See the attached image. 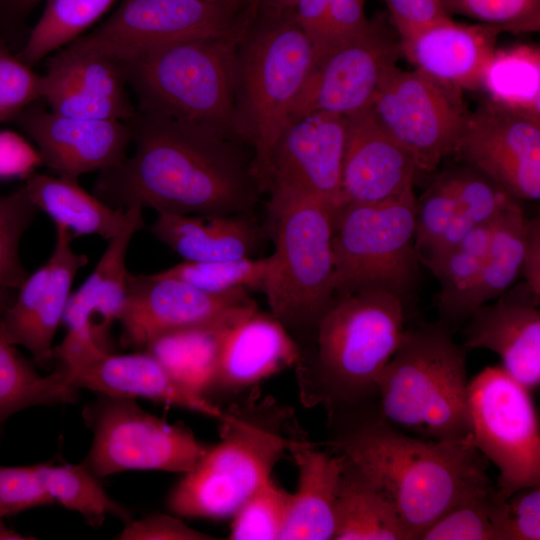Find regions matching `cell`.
<instances>
[{
	"mask_svg": "<svg viewBox=\"0 0 540 540\" xmlns=\"http://www.w3.org/2000/svg\"><path fill=\"white\" fill-rule=\"evenodd\" d=\"M120 540H213L215 537L194 530L180 519L166 514H151L129 520L115 537Z\"/></svg>",
	"mask_w": 540,
	"mask_h": 540,
	"instance_id": "816d5d0a",
	"label": "cell"
},
{
	"mask_svg": "<svg viewBox=\"0 0 540 540\" xmlns=\"http://www.w3.org/2000/svg\"><path fill=\"white\" fill-rule=\"evenodd\" d=\"M466 352L446 323L404 329L378 378L381 416L416 437L470 440Z\"/></svg>",
	"mask_w": 540,
	"mask_h": 540,
	"instance_id": "5b68a950",
	"label": "cell"
},
{
	"mask_svg": "<svg viewBox=\"0 0 540 540\" xmlns=\"http://www.w3.org/2000/svg\"><path fill=\"white\" fill-rule=\"evenodd\" d=\"M55 227L56 241L51 256L27 276L0 316L8 339L27 349L41 367L54 361L52 343L63 320L73 280L88 263L85 254L72 249V233L63 225Z\"/></svg>",
	"mask_w": 540,
	"mask_h": 540,
	"instance_id": "d6986e66",
	"label": "cell"
},
{
	"mask_svg": "<svg viewBox=\"0 0 540 540\" xmlns=\"http://www.w3.org/2000/svg\"><path fill=\"white\" fill-rule=\"evenodd\" d=\"M76 398L77 390L60 368L56 366L47 376L35 370L8 339L0 319V430L10 416L25 408L69 403Z\"/></svg>",
	"mask_w": 540,
	"mask_h": 540,
	"instance_id": "4dcf8cb0",
	"label": "cell"
},
{
	"mask_svg": "<svg viewBox=\"0 0 540 540\" xmlns=\"http://www.w3.org/2000/svg\"><path fill=\"white\" fill-rule=\"evenodd\" d=\"M458 210L447 170L416 199L414 244L420 260L435 244Z\"/></svg>",
	"mask_w": 540,
	"mask_h": 540,
	"instance_id": "bcb514c9",
	"label": "cell"
},
{
	"mask_svg": "<svg viewBox=\"0 0 540 540\" xmlns=\"http://www.w3.org/2000/svg\"><path fill=\"white\" fill-rule=\"evenodd\" d=\"M48 63L61 69L91 94L133 106L127 93L124 71L119 63L102 56L73 53L65 49L55 54Z\"/></svg>",
	"mask_w": 540,
	"mask_h": 540,
	"instance_id": "ee69618b",
	"label": "cell"
},
{
	"mask_svg": "<svg viewBox=\"0 0 540 540\" xmlns=\"http://www.w3.org/2000/svg\"><path fill=\"white\" fill-rule=\"evenodd\" d=\"M134 153L102 170L93 195L110 207L157 213L252 214L261 190L241 141L211 128L139 112L129 121Z\"/></svg>",
	"mask_w": 540,
	"mask_h": 540,
	"instance_id": "6da1fadb",
	"label": "cell"
},
{
	"mask_svg": "<svg viewBox=\"0 0 540 540\" xmlns=\"http://www.w3.org/2000/svg\"><path fill=\"white\" fill-rule=\"evenodd\" d=\"M323 444L355 463L388 501L410 540L454 506L494 486L468 441H433L388 423L378 405L328 418Z\"/></svg>",
	"mask_w": 540,
	"mask_h": 540,
	"instance_id": "7a4b0ae2",
	"label": "cell"
},
{
	"mask_svg": "<svg viewBox=\"0 0 540 540\" xmlns=\"http://www.w3.org/2000/svg\"><path fill=\"white\" fill-rule=\"evenodd\" d=\"M3 518H0V540H26V539H34V537H29L26 535H22L13 529L6 526V524L2 520Z\"/></svg>",
	"mask_w": 540,
	"mask_h": 540,
	"instance_id": "6f0895ef",
	"label": "cell"
},
{
	"mask_svg": "<svg viewBox=\"0 0 540 540\" xmlns=\"http://www.w3.org/2000/svg\"><path fill=\"white\" fill-rule=\"evenodd\" d=\"M448 14L456 13L494 26L502 32L540 30V0H445Z\"/></svg>",
	"mask_w": 540,
	"mask_h": 540,
	"instance_id": "f6af8a7d",
	"label": "cell"
},
{
	"mask_svg": "<svg viewBox=\"0 0 540 540\" xmlns=\"http://www.w3.org/2000/svg\"><path fill=\"white\" fill-rule=\"evenodd\" d=\"M495 486L447 511L418 540H501L496 525Z\"/></svg>",
	"mask_w": 540,
	"mask_h": 540,
	"instance_id": "7bdbcfd3",
	"label": "cell"
},
{
	"mask_svg": "<svg viewBox=\"0 0 540 540\" xmlns=\"http://www.w3.org/2000/svg\"><path fill=\"white\" fill-rule=\"evenodd\" d=\"M298 0H254L246 11L253 18L255 15L282 16L293 13Z\"/></svg>",
	"mask_w": 540,
	"mask_h": 540,
	"instance_id": "11a10c76",
	"label": "cell"
},
{
	"mask_svg": "<svg viewBox=\"0 0 540 540\" xmlns=\"http://www.w3.org/2000/svg\"><path fill=\"white\" fill-rule=\"evenodd\" d=\"M42 98V75L0 43V122L15 120Z\"/></svg>",
	"mask_w": 540,
	"mask_h": 540,
	"instance_id": "7dc6e473",
	"label": "cell"
},
{
	"mask_svg": "<svg viewBox=\"0 0 540 540\" xmlns=\"http://www.w3.org/2000/svg\"><path fill=\"white\" fill-rule=\"evenodd\" d=\"M269 268L270 256L247 257L209 262L183 261L154 274L181 280L205 292L222 294L241 289L262 291Z\"/></svg>",
	"mask_w": 540,
	"mask_h": 540,
	"instance_id": "f35d334b",
	"label": "cell"
},
{
	"mask_svg": "<svg viewBox=\"0 0 540 540\" xmlns=\"http://www.w3.org/2000/svg\"><path fill=\"white\" fill-rule=\"evenodd\" d=\"M4 10L10 17H19L29 12L38 3L44 0H3Z\"/></svg>",
	"mask_w": 540,
	"mask_h": 540,
	"instance_id": "9f6ffc18",
	"label": "cell"
},
{
	"mask_svg": "<svg viewBox=\"0 0 540 540\" xmlns=\"http://www.w3.org/2000/svg\"><path fill=\"white\" fill-rule=\"evenodd\" d=\"M248 23L244 13L203 0H122L106 21L63 49L123 63L178 41L237 37Z\"/></svg>",
	"mask_w": 540,
	"mask_h": 540,
	"instance_id": "7c38bea8",
	"label": "cell"
},
{
	"mask_svg": "<svg viewBox=\"0 0 540 540\" xmlns=\"http://www.w3.org/2000/svg\"><path fill=\"white\" fill-rule=\"evenodd\" d=\"M214 5L223 7L233 13H244L242 0H203Z\"/></svg>",
	"mask_w": 540,
	"mask_h": 540,
	"instance_id": "680465c9",
	"label": "cell"
},
{
	"mask_svg": "<svg viewBox=\"0 0 540 540\" xmlns=\"http://www.w3.org/2000/svg\"><path fill=\"white\" fill-rule=\"evenodd\" d=\"M518 200L540 198V121L489 100L469 112L453 153Z\"/></svg>",
	"mask_w": 540,
	"mask_h": 540,
	"instance_id": "e0dca14e",
	"label": "cell"
},
{
	"mask_svg": "<svg viewBox=\"0 0 540 540\" xmlns=\"http://www.w3.org/2000/svg\"><path fill=\"white\" fill-rule=\"evenodd\" d=\"M527 217L522 209L502 213L493 223L489 248L477 279L463 299L456 322L507 291L522 269Z\"/></svg>",
	"mask_w": 540,
	"mask_h": 540,
	"instance_id": "f546056e",
	"label": "cell"
},
{
	"mask_svg": "<svg viewBox=\"0 0 540 540\" xmlns=\"http://www.w3.org/2000/svg\"><path fill=\"white\" fill-rule=\"evenodd\" d=\"M240 36L178 41L119 63L137 99L136 110L206 126L238 140L235 84Z\"/></svg>",
	"mask_w": 540,
	"mask_h": 540,
	"instance_id": "ba28073f",
	"label": "cell"
},
{
	"mask_svg": "<svg viewBox=\"0 0 540 540\" xmlns=\"http://www.w3.org/2000/svg\"><path fill=\"white\" fill-rule=\"evenodd\" d=\"M231 326L168 333L154 339L144 349L157 359L181 386L207 398L220 342L225 331Z\"/></svg>",
	"mask_w": 540,
	"mask_h": 540,
	"instance_id": "1f68e13d",
	"label": "cell"
},
{
	"mask_svg": "<svg viewBox=\"0 0 540 540\" xmlns=\"http://www.w3.org/2000/svg\"><path fill=\"white\" fill-rule=\"evenodd\" d=\"M16 121L35 143L42 165L58 176L77 180L122 162L132 142L129 122L65 117L36 102Z\"/></svg>",
	"mask_w": 540,
	"mask_h": 540,
	"instance_id": "ffe728a7",
	"label": "cell"
},
{
	"mask_svg": "<svg viewBox=\"0 0 540 540\" xmlns=\"http://www.w3.org/2000/svg\"><path fill=\"white\" fill-rule=\"evenodd\" d=\"M287 435V451L298 468V486L280 539H333L338 484L346 456L319 450L295 417L287 425Z\"/></svg>",
	"mask_w": 540,
	"mask_h": 540,
	"instance_id": "484cf974",
	"label": "cell"
},
{
	"mask_svg": "<svg viewBox=\"0 0 540 540\" xmlns=\"http://www.w3.org/2000/svg\"><path fill=\"white\" fill-rule=\"evenodd\" d=\"M447 173L458 210L476 226L490 223L504 212L522 209L518 199L470 165L463 163Z\"/></svg>",
	"mask_w": 540,
	"mask_h": 540,
	"instance_id": "b9f144b4",
	"label": "cell"
},
{
	"mask_svg": "<svg viewBox=\"0 0 540 540\" xmlns=\"http://www.w3.org/2000/svg\"><path fill=\"white\" fill-rule=\"evenodd\" d=\"M346 119L343 204L381 202L413 186L419 171L414 156L381 123L370 105L346 115Z\"/></svg>",
	"mask_w": 540,
	"mask_h": 540,
	"instance_id": "44dd1931",
	"label": "cell"
},
{
	"mask_svg": "<svg viewBox=\"0 0 540 540\" xmlns=\"http://www.w3.org/2000/svg\"><path fill=\"white\" fill-rule=\"evenodd\" d=\"M400 39L451 18L445 0H384Z\"/></svg>",
	"mask_w": 540,
	"mask_h": 540,
	"instance_id": "f907efd6",
	"label": "cell"
},
{
	"mask_svg": "<svg viewBox=\"0 0 540 540\" xmlns=\"http://www.w3.org/2000/svg\"><path fill=\"white\" fill-rule=\"evenodd\" d=\"M470 444L499 470L500 499L540 485V431L530 391L502 366H489L468 383Z\"/></svg>",
	"mask_w": 540,
	"mask_h": 540,
	"instance_id": "30bf717a",
	"label": "cell"
},
{
	"mask_svg": "<svg viewBox=\"0 0 540 540\" xmlns=\"http://www.w3.org/2000/svg\"><path fill=\"white\" fill-rule=\"evenodd\" d=\"M40 211L23 185L0 195V312L12 302L29 273L20 259V241Z\"/></svg>",
	"mask_w": 540,
	"mask_h": 540,
	"instance_id": "74e56055",
	"label": "cell"
},
{
	"mask_svg": "<svg viewBox=\"0 0 540 540\" xmlns=\"http://www.w3.org/2000/svg\"><path fill=\"white\" fill-rule=\"evenodd\" d=\"M45 7L16 55L29 66L82 36L116 0H44Z\"/></svg>",
	"mask_w": 540,
	"mask_h": 540,
	"instance_id": "836d02e7",
	"label": "cell"
},
{
	"mask_svg": "<svg viewBox=\"0 0 540 540\" xmlns=\"http://www.w3.org/2000/svg\"><path fill=\"white\" fill-rule=\"evenodd\" d=\"M521 272L523 283L540 300V220L527 219Z\"/></svg>",
	"mask_w": 540,
	"mask_h": 540,
	"instance_id": "db71d44e",
	"label": "cell"
},
{
	"mask_svg": "<svg viewBox=\"0 0 540 540\" xmlns=\"http://www.w3.org/2000/svg\"><path fill=\"white\" fill-rule=\"evenodd\" d=\"M42 165L41 156L21 135L0 131V179L24 178Z\"/></svg>",
	"mask_w": 540,
	"mask_h": 540,
	"instance_id": "f5cc1de1",
	"label": "cell"
},
{
	"mask_svg": "<svg viewBox=\"0 0 540 540\" xmlns=\"http://www.w3.org/2000/svg\"><path fill=\"white\" fill-rule=\"evenodd\" d=\"M23 187L36 208L55 225L65 226L73 237L98 235L109 241L128 218L127 209L108 206L81 188L77 179L34 172Z\"/></svg>",
	"mask_w": 540,
	"mask_h": 540,
	"instance_id": "83f0119b",
	"label": "cell"
},
{
	"mask_svg": "<svg viewBox=\"0 0 540 540\" xmlns=\"http://www.w3.org/2000/svg\"><path fill=\"white\" fill-rule=\"evenodd\" d=\"M53 503L40 479L38 465L0 466V518Z\"/></svg>",
	"mask_w": 540,
	"mask_h": 540,
	"instance_id": "681fc988",
	"label": "cell"
},
{
	"mask_svg": "<svg viewBox=\"0 0 540 540\" xmlns=\"http://www.w3.org/2000/svg\"><path fill=\"white\" fill-rule=\"evenodd\" d=\"M51 111L77 119H116L129 122L136 113L131 105L97 97L49 64L42 75V98Z\"/></svg>",
	"mask_w": 540,
	"mask_h": 540,
	"instance_id": "ab89813d",
	"label": "cell"
},
{
	"mask_svg": "<svg viewBox=\"0 0 540 540\" xmlns=\"http://www.w3.org/2000/svg\"><path fill=\"white\" fill-rule=\"evenodd\" d=\"M404 331L403 300L384 292L335 298L295 374L301 403L328 418L378 404V378Z\"/></svg>",
	"mask_w": 540,
	"mask_h": 540,
	"instance_id": "3957f363",
	"label": "cell"
},
{
	"mask_svg": "<svg viewBox=\"0 0 540 540\" xmlns=\"http://www.w3.org/2000/svg\"><path fill=\"white\" fill-rule=\"evenodd\" d=\"M126 209L125 225L108 241L87 280L70 295L62 320L67 328L66 338L90 339L105 351L110 327L118 321L127 295V250L135 233L144 226L141 205L132 204Z\"/></svg>",
	"mask_w": 540,
	"mask_h": 540,
	"instance_id": "d4e9b609",
	"label": "cell"
},
{
	"mask_svg": "<svg viewBox=\"0 0 540 540\" xmlns=\"http://www.w3.org/2000/svg\"><path fill=\"white\" fill-rule=\"evenodd\" d=\"M149 230L183 261L192 262L254 257L267 232L252 214L204 217L157 213Z\"/></svg>",
	"mask_w": 540,
	"mask_h": 540,
	"instance_id": "4316f807",
	"label": "cell"
},
{
	"mask_svg": "<svg viewBox=\"0 0 540 540\" xmlns=\"http://www.w3.org/2000/svg\"><path fill=\"white\" fill-rule=\"evenodd\" d=\"M496 525L501 540H539L540 485L523 487L506 500L499 498Z\"/></svg>",
	"mask_w": 540,
	"mask_h": 540,
	"instance_id": "c3c4849f",
	"label": "cell"
},
{
	"mask_svg": "<svg viewBox=\"0 0 540 540\" xmlns=\"http://www.w3.org/2000/svg\"><path fill=\"white\" fill-rule=\"evenodd\" d=\"M346 132V116L329 112L289 121L271 153L267 192L295 191L339 208Z\"/></svg>",
	"mask_w": 540,
	"mask_h": 540,
	"instance_id": "ac0fdd59",
	"label": "cell"
},
{
	"mask_svg": "<svg viewBox=\"0 0 540 540\" xmlns=\"http://www.w3.org/2000/svg\"><path fill=\"white\" fill-rule=\"evenodd\" d=\"M487 100L540 121V49L519 44L496 49L481 82Z\"/></svg>",
	"mask_w": 540,
	"mask_h": 540,
	"instance_id": "d6a6232c",
	"label": "cell"
},
{
	"mask_svg": "<svg viewBox=\"0 0 540 540\" xmlns=\"http://www.w3.org/2000/svg\"><path fill=\"white\" fill-rule=\"evenodd\" d=\"M292 494L272 478L259 486L231 517L229 539H280Z\"/></svg>",
	"mask_w": 540,
	"mask_h": 540,
	"instance_id": "60d3db41",
	"label": "cell"
},
{
	"mask_svg": "<svg viewBox=\"0 0 540 540\" xmlns=\"http://www.w3.org/2000/svg\"><path fill=\"white\" fill-rule=\"evenodd\" d=\"M495 300L468 317L463 347L497 353L508 374L534 390L540 383V300L523 282Z\"/></svg>",
	"mask_w": 540,
	"mask_h": 540,
	"instance_id": "7402d4cb",
	"label": "cell"
},
{
	"mask_svg": "<svg viewBox=\"0 0 540 540\" xmlns=\"http://www.w3.org/2000/svg\"><path fill=\"white\" fill-rule=\"evenodd\" d=\"M53 359L70 385L104 395L143 397L217 419L224 409L176 382L148 352L114 355L90 339H69L53 348Z\"/></svg>",
	"mask_w": 540,
	"mask_h": 540,
	"instance_id": "2e32d148",
	"label": "cell"
},
{
	"mask_svg": "<svg viewBox=\"0 0 540 540\" xmlns=\"http://www.w3.org/2000/svg\"><path fill=\"white\" fill-rule=\"evenodd\" d=\"M401 57L400 38L372 19L365 32L314 61L289 121L312 112L346 116L370 105Z\"/></svg>",
	"mask_w": 540,
	"mask_h": 540,
	"instance_id": "9a60e30c",
	"label": "cell"
},
{
	"mask_svg": "<svg viewBox=\"0 0 540 540\" xmlns=\"http://www.w3.org/2000/svg\"><path fill=\"white\" fill-rule=\"evenodd\" d=\"M257 309L244 289L214 294L174 278L129 273L120 340L126 348H145L168 333L233 325Z\"/></svg>",
	"mask_w": 540,
	"mask_h": 540,
	"instance_id": "5bb4252c",
	"label": "cell"
},
{
	"mask_svg": "<svg viewBox=\"0 0 540 540\" xmlns=\"http://www.w3.org/2000/svg\"><path fill=\"white\" fill-rule=\"evenodd\" d=\"M463 93L421 71L394 66L381 81L370 107L414 156L418 170L431 172L453 153L469 110Z\"/></svg>",
	"mask_w": 540,
	"mask_h": 540,
	"instance_id": "4fadbf2b",
	"label": "cell"
},
{
	"mask_svg": "<svg viewBox=\"0 0 540 540\" xmlns=\"http://www.w3.org/2000/svg\"><path fill=\"white\" fill-rule=\"evenodd\" d=\"M314 49L293 13L255 15L236 46L235 132L253 151L263 193L273 147L314 64Z\"/></svg>",
	"mask_w": 540,
	"mask_h": 540,
	"instance_id": "52a82bcc",
	"label": "cell"
},
{
	"mask_svg": "<svg viewBox=\"0 0 540 540\" xmlns=\"http://www.w3.org/2000/svg\"><path fill=\"white\" fill-rule=\"evenodd\" d=\"M335 540H410L373 481L350 459L340 475Z\"/></svg>",
	"mask_w": 540,
	"mask_h": 540,
	"instance_id": "f1b7e54d",
	"label": "cell"
},
{
	"mask_svg": "<svg viewBox=\"0 0 540 540\" xmlns=\"http://www.w3.org/2000/svg\"><path fill=\"white\" fill-rule=\"evenodd\" d=\"M83 419L93 432L84 464L99 479L135 469L184 474L208 448L187 427L159 419L131 397L101 394L83 409Z\"/></svg>",
	"mask_w": 540,
	"mask_h": 540,
	"instance_id": "8fae6325",
	"label": "cell"
},
{
	"mask_svg": "<svg viewBox=\"0 0 540 540\" xmlns=\"http://www.w3.org/2000/svg\"><path fill=\"white\" fill-rule=\"evenodd\" d=\"M254 0H242V4H243V10H247L251 7V5L253 4Z\"/></svg>",
	"mask_w": 540,
	"mask_h": 540,
	"instance_id": "91938a15",
	"label": "cell"
},
{
	"mask_svg": "<svg viewBox=\"0 0 540 540\" xmlns=\"http://www.w3.org/2000/svg\"><path fill=\"white\" fill-rule=\"evenodd\" d=\"M269 194L266 231L274 252L262 292L270 313L300 352L335 300L332 237L337 209L295 191L273 189Z\"/></svg>",
	"mask_w": 540,
	"mask_h": 540,
	"instance_id": "8992f818",
	"label": "cell"
},
{
	"mask_svg": "<svg viewBox=\"0 0 540 540\" xmlns=\"http://www.w3.org/2000/svg\"><path fill=\"white\" fill-rule=\"evenodd\" d=\"M413 186L376 203H345L334 214L335 298L384 292L403 300L419 278Z\"/></svg>",
	"mask_w": 540,
	"mask_h": 540,
	"instance_id": "9c48e42d",
	"label": "cell"
},
{
	"mask_svg": "<svg viewBox=\"0 0 540 540\" xmlns=\"http://www.w3.org/2000/svg\"><path fill=\"white\" fill-rule=\"evenodd\" d=\"M299 348L283 325L258 309L229 327L220 342L207 398L246 392L295 366Z\"/></svg>",
	"mask_w": 540,
	"mask_h": 540,
	"instance_id": "603a6c76",
	"label": "cell"
},
{
	"mask_svg": "<svg viewBox=\"0 0 540 540\" xmlns=\"http://www.w3.org/2000/svg\"><path fill=\"white\" fill-rule=\"evenodd\" d=\"M42 484L53 500L80 513L88 524L99 527L107 514L128 522L130 511L110 498L97 478L83 463L37 464Z\"/></svg>",
	"mask_w": 540,
	"mask_h": 540,
	"instance_id": "e575fe53",
	"label": "cell"
},
{
	"mask_svg": "<svg viewBox=\"0 0 540 540\" xmlns=\"http://www.w3.org/2000/svg\"><path fill=\"white\" fill-rule=\"evenodd\" d=\"M501 33L488 24L459 23L448 18L400 39V45L402 56L415 69L463 93L480 90Z\"/></svg>",
	"mask_w": 540,
	"mask_h": 540,
	"instance_id": "cb8c5ba5",
	"label": "cell"
},
{
	"mask_svg": "<svg viewBox=\"0 0 540 540\" xmlns=\"http://www.w3.org/2000/svg\"><path fill=\"white\" fill-rule=\"evenodd\" d=\"M224 409L220 441L207 448L171 490L167 506L177 516L225 519L271 477L288 447L291 407L260 386Z\"/></svg>",
	"mask_w": 540,
	"mask_h": 540,
	"instance_id": "277c9868",
	"label": "cell"
},
{
	"mask_svg": "<svg viewBox=\"0 0 540 540\" xmlns=\"http://www.w3.org/2000/svg\"><path fill=\"white\" fill-rule=\"evenodd\" d=\"M494 220L476 226L430 271L439 281L437 304L445 322L455 323L459 307L475 283L487 254Z\"/></svg>",
	"mask_w": 540,
	"mask_h": 540,
	"instance_id": "8d00e7d4",
	"label": "cell"
},
{
	"mask_svg": "<svg viewBox=\"0 0 540 540\" xmlns=\"http://www.w3.org/2000/svg\"><path fill=\"white\" fill-rule=\"evenodd\" d=\"M366 0H298L293 16L310 39L315 59L365 32Z\"/></svg>",
	"mask_w": 540,
	"mask_h": 540,
	"instance_id": "d590c367",
	"label": "cell"
}]
</instances>
